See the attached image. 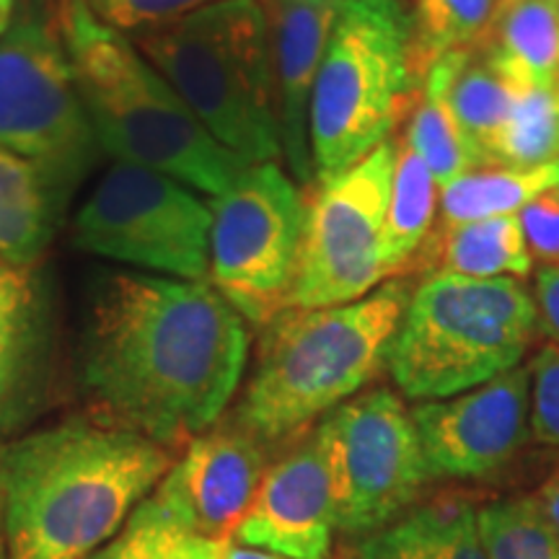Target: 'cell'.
<instances>
[{"mask_svg": "<svg viewBox=\"0 0 559 559\" xmlns=\"http://www.w3.org/2000/svg\"><path fill=\"white\" fill-rule=\"evenodd\" d=\"M0 145L32 160L60 205L102 153L55 5L13 13L0 37Z\"/></svg>", "mask_w": 559, "mask_h": 559, "instance_id": "obj_8", "label": "cell"}, {"mask_svg": "<svg viewBox=\"0 0 559 559\" xmlns=\"http://www.w3.org/2000/svg\"><path fill=\"white\" fill-rule=\"evenodd\" d=\"M207 283L247 319L270 324L290 309L300 243L306 228V194L280 160L251 164L226 192L210 200Z\"/></svg>", "mask_w": 559, "mask_h": 559, "instance_id": "obj_10", "label": "cell"}, {"mask_svg": "<svg viewBox=\"0 0 559 559\" xmlns=\"http://www.w3.org/2000/svg\"><path fill=\"white\" fill-rule=\"evenodd\" d=\"M534 500L544 513V519H547L549 526L555 528V534L559 536V472H555L547 481H544L539 492L534 495Z\"/></svg>", "mask_w": 559, "mask_h": 559, "instance_id": "obj_35", "label": "cell"}, {"mask_svg": "<svg viewBox=\"0 0 559 559\" xmlns=\"http://www.w3.org/2000/svg\"><path fill=\"white\" fill-rule=\"evenodd\" d=\"M88 11L111 29L138 37L190 16L218 0H83Z\"/></svg>", "mask_w": 559, "mask_h": 559, "instance_id": "obj_30", "label": "cell"}, {"mask_svg": "<svg viewBox=\"0 0 559 559\" xmlns=\"http://www.w3.org/2000/svg\"><path fill=\"white\" fill-rule=\"evenodd\" d=\"M264 449L234 419L215 423L185 445L153 498L190 534L230 539L267 472Z\"/></svg>", "mask_w": 559, "mask_h": 559, "instance_id": "obj_14", "label": "cell"}, {"mask_svg": "<svg viewBox=\"0 0 559 559\" xmlns=\"http://www.w3.org/2000/svg\"><path fill=\"white\" fill-rule=\"evenodd\" d=\"M11 19H13V5L3 3V0H0V37H3L5 29H9Z\"/></svg>", "mask_w": 559, "mask_h": 559, "instance_id": "obj_36", "label": "cell"}, {"mask_svg": "<svg viewBox=\"0 0 559 559\" xmlns=\"http://www.w3.org/2000/svg\"><path fill=\"white\" fill-rule=\"evenodd\" d=\"M430 479H479L523 449L528 430V368H513L449 400L412 409Z\"/></svg>", "mask_w": 559, "mask_h": 559, "instance_id": "obj_13", "label": "cell"}, {"mask_svg": "<svg viewBox=\"0 0 559 559\" xmlns=\"http://www.w3.org/2000/svg\"><path fill=\"white\" fill-rule=\"evenodd\" d=\"M260 3L264 5V9H270V5H272V3H277V0H260Z\"/></svg>", "mask_w": 559, "mask_h": 559, "instance_id": "obj_38", "label": "cell"}, {"mask_svg": "<svg viewBox=\"0 0 559 559\" xmlns=\"http://www.w3.org/2000/svg\"><path fill=\"white\" fill-rule=\"evenodd\" d=\"M477 52L519 91L557 86L559 0H502Z\"/></svg>", "mask_w": 559, "mask_h": 559, "instance_id": "obj_18", "label": "cell"}, {"mask_svg": "<svg viewBox=\"0 0 559 559\" xmlns=\"http://www.w3.org/2000/svg\"><path fill=\"white\" fill-rule=\"evenodd\" d=\"M523 236H526L531 260L542 267H559V198L557 192H544L531 200L519 213Z\"/></svg>", "mask_w": 559, "mask_h": 559, "instance_id": "obj_32", "label": "cell"}, {"mask_svg": "<svg viewBox=\"0 0 559 559\" xmlns=\"http://www.w3.org/2000/svg\"><path fill=\"white\" fill-rule=\"evenodd\" d=\"M559 187V160L534 169L481 166L440 187V226L519 215L531 200Z\"/></svg>", "mask_w": 559, "mask_h": 559, "instance_id": "obj_24", "label": "cell"}, {"mask_svg": "<svg viewBox=\"0 0 559 559\" xmlns=\"http://www.w3.org/2000/svg\"><path fill=\"white\" fill-rule=\"evenodd\" d=\"M391 174L394 140L313 187L290 309L353 304L386 283L381 249Z\"/></svg>", "mask_w": 559, "mask_h": 559, "instance_id": "obj_12", "label": "cell"}, {"mask_svg": "<svg viewBox=\"0 0 559 559\" xmlns=\"http://www.w3.org/2000/svg\"><path fill=\"white\" fill-rule=\"evenodd\" d=\"M58 210L37 166L0 145V260L37 267L52 241Z\"/></svg>", "mask_w": 559, "mask_h": 559, "instance_id": "obj_23", "label": "cell"}, {"mask_svg": "<svg viewBox=\"0 0 559 559\" xmlns=\"http://www.w3.org/2000/svg\"><path fill=\"white\" fill-rule=\"evenodd\" d=\"M334 531L330 461L311 428L296 449L267 466L230 539L280 559H330Z\"/></svg>", "mask_w": 559, "mask_h": 559, "instance_id": "obj_15", "label": "cell"}, {"mask_svg": "<svg viewBox=\"0 0 559 559\" xmlns=\"http://www.w3.org/2000/svg\"><path fill=\"white\" fill-rule=\"evenodd\" d=\"M174 449L99 417H73L0 449L9 559H88L171 469Z\"/></svg>", "mask_w": 559, "mask_h": 559, "instance_id": "obj_2", "label": "cell"}, {"mask_svg": "<svg viewBox=\"0 0 559 559\" xmlns=\"http://www.w3.org/2000/svg\"><path fill=\"white\" fill-rule=\"evenodd\" d=\"M417 270L451 272L464 277L526 280L534 260L519 215L440 226L430 236Z\"/></svg>", "mask_w": 559, "mask_h": 559, "instance_id": "obj_20", "label": "cell"}, {"mask_svg": "<svg viewBox=\"0 0 559 559\" xmlns=\"http://www.w3.org/2000/svg\"><path fill=\"white\" fill-rule=\"evenodd\" d=\"M487 559H559V536L531 498L495 500L477 510Z\"/></svg>", "mask_w": 559, "mask_h": 559, "instance_id": "obj_28", "label": "cell"}, {"mask_svg": "<svg viewBox=\"0 0 559 559\" xmlns=\"http://www.w3.org/2000/svg\"><path fill=\"white\" fill-rule=\"evenodd\" d=\"M440 185L423 156L400 138L394 143V174L383 223V267L389 280H404L419 267L436 234Z\"/></svg>", "mask_w": 559, "mask_h": 559, "instance_id": "obj_21", "label": "cell"}, {"mask_svg": "<svg viewBox=\"0 0 559 559\" xmlns=\"http://www.w3.org/2000/svg\"><path fill=\"white\" fill-rule=\"evenodd\" d=\"M342 0H277L267 11L275 58L283 158L290 179L309 192L317 185L311 153V94L337 24Z\"/></svg>", "mask_w": 559, "mask_h": 559, "instance_id": "obj_16", "label": "cell"}, {"mask_svg": "<svg viewBox=\"0 0 559 559\" xmlns=\"http://www.w3.org/2000/svg\"><path fill=\"white\" fill-rule=\"evenodd\" d=\"M536 330V300L519 280L432 272L412 290L386 370L412 402L449 400L519 368Z\"/></svg>", "mask_w": 559, "mask_h": 559, "instance_id": "obj_6", "label": "cell"}, {"mask_svg": "<svg viewBox=\"0 0 559 559\" xmlns=\"http://www.w3.org/2000/svg\"><path fill=\"white\" fill-rule=\"evenodd\" d=\"M213 213L200 192L148 166L111 160L75 210L70 241L124 270L207 280Z\"/></svg>", "mask_w": 559, "mask_h": 559, "instance_id": "obj_9", "label": "cell"}, {"mask_svg": "<svg viewBox=\"0 0 559 559\" xmlns=\"http://www.w3.org/2000/svg\"><path fill=\"white\" fill-rule=\"evenodd\" d=\"M531 438L559 449V345L547 342L528 366Z\"/></svg>", "mask_w": 559, "mask_h": 559, "instance_id": "obj_31", "label": "cell"}, {"mask_svg": "<svg viewBox=\"0 0 559 559\" xmlns=\"http://www.w3.org/2000/svg\"><path fill=\"white\" fill-rule=\"evenodd\" d=\"M185 531L187 528L151 492L135 508L128 523L117 531V536H111L88 559H166L174 542Z\"/></svg>", "mask_w": 559, "mask_h": 559, "instance_id": "obj_29", "label": "cell"}, {"mask_svg": "<svg viewBox=\"0 0 559 559\" xmlns=\"http://www.w3.org/2000/svg\"><path fill=\"white\" fill-rule=\"evenodd\" d=\"M502 0H415L409 58L417 81L443 55L477 50L498 19Z\"/></svg>", "mask_w": 559, "mask_h": 559, "instance_id": "obj_25", "label": "cell"}, {"mask_svg": "<svg viewBox=\"0 0 559 559\" xmlns=\"http://www.w3.org/2000/svg\"><path fill=\"white\" fill-rule=\"evenodd\" d=\"M409 285L386 280L366 298L285 309L262 326L257 362L234 423L262 445L306 432L386 368Z\"/></svg>", "mask_w": 559, "mask_h": 559, "instance_id": "obj_4", "label": "cell"}, {"mask_svg": "<svg viewBox=\"0 0 559 559\" xmlns=\"http://www.w3.org/2000/svg\"><path fill=\"white\" fill-rule=\"evenodd\" d=\"M555 192H557V198H559V187H555Z\"/></svg>", "mask_w": 559, "mask_h": 559, "instance_id": "obj_40", "label": "cell"}, {"mask_svg": "<svg viewBox=\"0 0 559 559\" xmlns=\"http://www.w3.org/2000/svg\"><path fill=\"white\" fill-rule=\"evenodd\" d=\"M412 16L396 0H342L311 94L317 185L389 143L415 109L419 86L409 58Z\"/></svg>", "mask_w": 559, "mask_h": 559, "instance_id": "obj_7", "label": "cell"}, {"mask_svg": "<svg viewBox=\"0 0 559 559\" xmlns=\"http://www.w3.org/2000/svg\"><path fill=\"white\" fill-rule=\"evenodd\" d=\"M464 52H451L436 60L425 73L423 86L415 109L409 115L407 132L402 140L423 156L432 177L440 187H445L461 174L477 169V158L461 130L456 109L451 104V86L456 81L461 62L466 60Z\"/></svg>", "mask_w": 559, "mask_h": 559, "instance_id": "obj_22", "label": "cell"}, {"mask_svg": "<svg viewBox=\"0 0 559 559\" xmlns=\"http://www.w3.org/2000/svg\"><path fill=\"white\" fill-rule=\"evenodd\" d=\"M515 96L519 88L489 68L477 50L466 55L451 86V104L477 158V169L492 166V148L510 120Z\"/></svg>", "mask_w": 559, "mask_h": 559, "instance_id": "obj_26", "label": "cell"}, {"mask_svg": "<svg viewBox=\"0 0 559 559\" xmlns=\"http://www.w3.org/2000/svg\"><path fill=\"white\" fill-rule=\"evenodd\" d=\"M539 326L559 345V267H539L534 283Z\"/></svg>", "mask_w": 559, "mask_h": 559, "instance_id": "obj_34", "label": "cell"}, {"mask_svg": "<svg viewBox=\"0 0 559 559\" xmlns=\"http://www.w3.org/2000/svg\"><path fill=\"white\" fill-rule=\"evenodd\" d=\"M353 559H487L477 510L466 502H432L362 536Z\"/></svg>", "mask_w": 559, "mask_h": 559, "instance_id": "obj_19", "label": "cell"}, {"mask_svg": "<svg viewBox=\"0 0 559 559\" xmlns=\"http://www.w3.org/2000/svg\"><path fill=\"white\" fill-rule=\"evenodd\" d=\"M559 160V83L523 88L492 148V166L534 169Z\"/></svg>", "mask_w": 559, "mask_h": 559, "instance_id": "obj_27", "label": "cell"}, {"mask_svg": "<svg viewBox=\"0 0 559 559\" xmlns=\"http://www.w3.org/2000/svg\"><path fill=\"white\" fill-rule=\"evenodd\" d=\"M96 140L115 160L148 166L218 198L249 160L218 143L128 34L102 24L83 0L55 3Z\"/></svg>", "mask_w": 559, "mask_h": 559, "instance_id": "obj_3", "label": "cell"}, {"mask_svg": "<svg viewBox=\"0 0 559 559\" xmlns=\"http://www.w3.org/2000/svg\"><path fill=\"white\" fill-rule=\"evenodd\" d=\"M166 559H280L270 551L243 547L236 539H205L194 536L190 531L174 542V547Z\"/></svg>", "mask_w": 559, "mask_h": 559, "instance_id": "obj_33", "label": "cell"}, {"mask_svg": "<svg viewBox=\"0 0 559 559\" xmlns=\"http://www.w3.org/2000/svg\"><path fill=\"white\" fill-rule=\"evenodd\" d=\"M247 360V319L207 280L91 277L81 383L104 423L179 449L221 423Z\"/></svg>", "mask_w": 559, "mask_h": 559, "instance_id": "obj_1", "label": "cell"}, {"mask_svg": "<svg viewBox=\"0 0 559 559\" xmlns=\"http://www.w3.org/2000/svg\"><path fill=\"white\" fill-rule=\"evenodd\" d=\"M52 353V304L37 267L0 260V438L34 415Z\"/></svg>", "mask_w": 559, "mask_h": 559, "instance_id": "obj_17", "label": "cell"}, {"mask_svg": "<svg viewBox=\"0 0 559 559\" xmlns=\"http://www.w3.org/2000/svg\"><path fill=\"white\" fill-rule=\"evenodd\" d=\"M0 559H9V549H5V534H3V519H0Z\"/></svg>", "mask_w": 559, "mask_h": 559, "instance_id": "obj_37", "label": "cell"}, {"mask_svg": "<svg viewBox=\"0 0 559 559\" xmlns=\"http://www.w3.org/2000/svg\"><path fill=\"white\" fill-rule=\"evenodd\" d=\"M132 41L228 151L249 164L283 158L270 19L260 0H218Z\"/></svg>", "mask_w": 559, "mask_h": 559, "instance_id": "obj_5", "label": "cell"}, {"mask_svg": "<svg viewBox=\"0 0 559 559\" xmlns=\"http://www.w3.org/2000/svg\"><path fill=\"white\" fill-rule=\"evenodd\" d=\"M3 3H9V5H16V0H3Z\"/></svg>", "mask_w": 559, "mask_h": 559, "instance_id": "obj_39", "label": "cell"}, {"mask_svg": "<svg viewBox=\"0 0 559 559\" xmlns=\"http://www.w3.org/2000/svg\"><path fill=\"white\" fill-rule=\"evenodd\" d=\"M330 461L337 531L373 534L409 510L428 481L412 409L389 389H370L313 425Z\"/></svg>", "mask_w": 559, "mask_h": 559, "instance_id": "obj_11", "label": "cell"}]
</instances>
